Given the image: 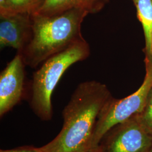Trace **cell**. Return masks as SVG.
<instances>
[{
	"instance_id": "cell-1",
	"label": "cell",
	"mask_w": 152,
	"mask_h": 152,
	"mask_svg": "<svg viewBox=\"0 0 152 152\" xmlns=\"http://www.w3.org/2000/svg\"><path fill=\"white\" fill-rule=\"evenodd\" d=\"M112 96L106 85L82 82L63 110V126L58 135L43 147V152H85L91 148L99 115Z\"/></svg>"
},
{
	"instance_id": "cell-2",
	"label": "cell",
	"mask_w": 152,
	"mask_h": 152,
	"mask_svg": "<svg viewBox=\"0 0 152 152\" xmlns=\"http://www.w3.org/2000/svg\"><path fill=\"white\" fill-rule=\"evenodd\" d=\"M88 14L81 9L50 16L31 14V37L22 51L17 53L24 64L36 68L50 57L83 39L82 23Z\"/></svg>"
},
{
	"instance_id": "cell-3",
	"label": "cell",
	"mask_w": 152,
	"mask_h": 152,
	"mask_svg": "<svg viewBox=\"0 0 152 152\" xmlns=\"http://www.w3.org/2000/svg\"><path fill=\"white\" fill-rule=\"evenodd\" d=\"M90 54L89 44L83 38L50 57L33 73L31 107L38 118L45 121L52 119L51 97L61 77L71 65L86 59Z\"/></svg>"
},
{
	"instance_id": "cell-4",
	"label": "cell",
	"mask_w": 152,
	"mask_h": 152,
	"mask_svg": "<svg viewBox=\"0 0 152 152\" xmlns=\"http://www.w3.org/2000/svg\"><path fill=\"white\" fill-rule=\"evenodd\" d=\"M145 76L140 87L123 99L112 96L99 115L91 148L99 145L104 135L112 127L140 114L152 88V63L145 64Z\"/></svg>"
},
{
	"instance_id": "cell-5",
	"label": "cell",
	"mask_w": 152,
	"mask_h": 152,
	"mask_svg": "<svg viewBox=\"0 0 152 152\" xmlns=\"http://www.w3.org/2000/svg\"><path fill=\"white\" fill-rule=\"evenodd\" d=\"M99 145L102 152H149L152 135L136 115L112 127Z\"/></svg>"
},
{
	"instance_id": "cell-6",
	"label": "cell",
	"mask_w": 152,
	"mask_h": 152,
	"mask_svg": "<svg viewBox=\"0 0 152 152\" xmlns=\"http://www.w3.org/2000/svg\"><path fill=\"white\" fill-rule=\"evenodd\" d=\"M21 55L18 54L0 74V115L2 117L19 102L25 78Z\"/></svg>"
},
{
	"instance_id": "cell-7",
	"label": "cell",
	"mask_w": 152,
	"mask_h": 152,
	"mask_svg": "<svg viewBox=\"0 0 152 152\" xmlns=\"http://www.w3.org/2000/svg\"><path fill=\"white\" fill-rule=\"evenodd\" d=\"M32 33V17L29 12L0 15L1 48H12L18 53L27 44Z\"/></svg>"
},
{
	"instance_id": "cell-8",
	"label": "cell",
	"mask_w": 152,
	"mask_h": 152,
	"mask_svg": "<svg viewBox=\"0 0 152 152\" xmlns=\"http://www.w3.org/2000/svg\"><path fill=\"white\" fill-rule=\"evenodd\" d=\"M109 0H43L33 14L44 16L58 14L73 9H81L88 14L101 11Z\"/></svg>"
},
{
	"instance_id": "cell-9",
	"label": "cell",
	"mask_w": 152,
	"mask_h": 152,
	"mask_svg": "<svg viewBox=\"0 0 152 152\" xmlns=\"http://www.w3.org/2000/svg\"><path fill=\"white\" fill-rule=\"evenodd\" d=\"M141 23L145 38V64L152 63V0H131Z\"/></svg>"
},
{
	"instance_id": "cell-10",
	"label": "cell",
	"mask_w": 152,
	"mask_h": 152,
	"mask_svg": "<svg viewBox=\"0 0 152 152\" xmlns=\"http://www.w3.org/2000/svg\"><path fill=\"white\" fill-rule=\"evenodd\" d=\"M43 0H9L12 13L29 12L33 14Z\"/></svg>"
},
{
	"instance_id": "cell-11",
	"label": "cell",
	"mask_w": 152,
	"mask_h": 152,
	"mask_svg": "<svg viewBox=\"0 0 152 152\" xmlns=\"http://www.w3.org/2000/svg\"><path fill=\"white\" fill-rule=\"evenodd\" d=\"M136 116L145 129L152 135V88L144 108Z\"/></svg>"
},
{
	"instance_id": "cell-12",
	"label": "cell",
	"mask_w": 152,
	"mask_h": 152,
	"mask_svg": "<svg viewBox=\"0 0 152 152\" xmlns=\"http://www.w3.org/2000/svg\"><path fill=\"white\" fill-rule=\"evenodd\" d=\"M0 152H43L41 148L26 146L19 147L12 149L1 150Z\"/></svg>"
},
{
	"instance_id": "cell-13",
	"label": "cell",
	"mask_w": 152,
	"mask_h": 152,
	"mask_svg": "<svg viewBox=\"0 0 152 152\" xmlns=\"http://www.w3.org/2000/svg\"><path fill=\"white\" fill-rule=\"evenodd\" d=\"M11 13L9 0H0V15H6Z\"/></svg>"
},
{
	"instance_id": "cell-14",
	"label": "cell",
	"mask_w": 152,
	"mask_h": 152,
	"mask_svg": "<svg viewBox=\"0 0 152 152\" xmlns=\"http://www.w3.org/2000/svg\"><path fill=\"white\" fill-rule=\"evenodd\" d=\"M102 152V151H101L100 147L99 145L97 147L91 148L89 149L88 150H87L86 152Z\"/></svg>"
},
{
	"instance_id": "cell-15",
	"label": "cell",
	"mask_w": 152,
	"mask_h": 152,
	"mask_svg": "<svg viewBox=\"0 0 152 152\" xmlns=\"http://www.w3.org/2000/svg\"><path fill=\"white\" fill-rule=\"evenodd\" d=\"M149 152H152V147H151V149H150V151H149Z\"/></svg>"
}]
</instances>
